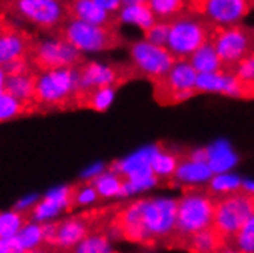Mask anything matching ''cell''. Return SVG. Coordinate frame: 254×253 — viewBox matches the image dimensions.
I'll return each mask as SVG.
<instances>
[{"mask_svg":"<svg viewBox=\"0 0 254 253\" xmlns=\"http://www.w3.org/2000/svg\"><path fill=\"white\" fill-rule=\"evenodd\" d=\"M253 198H254V195H253Z\"/></svg>","mask_w":254,"mask_h":253,"instance_id":"48","label":"cell"},{"mask_svg":"<svg viewBox=\"0 0 254 253\" xmlns=\"http://www.w3.org/2000/svg\"><path fill=\"white\" fill-rule=\"evenodd\" d=\"M179 160L181 155L173 154L166 148H162L161 144H158L156 152L152 158V170L159 179H172L178 169Z\"/></svg>","mask_w":254,"mask_h":253,"instance_id":"25","label":"cell"},{"mask_svg":"<svg viewBox=\"0 0 254 253\" xmlns=\"http://www.w3.org/2000/svg\"><path fill=\"white\" fill-rule=\"evenodd\" d=\"M64 8L67 17L72 20L107 28H118L120 23V17L117 14L103 9L94 0H67L64 2Z\"/></svg>","mask_w":254,"mask_h":253,"instance_id":"16","label":"cell"},{"mask_svg":"<svg viewBox=\"0 0 254 253\" xmlns=\"http://www.w3.org/2000/svg\"><path fill=\"white\" fill-rule=\"evenodd\" d=\"M130 57L138 76L147 77L152 83L161 80L178 62L167 46H158L146 40L135 42L130 46Z\"/></svg>","mask_w":254,"mask_h":253,"instance_id":"12","label":"cell"},{"mask_svg":"<svg viewBox=\"0 0 254 253\" xmlns=\"http://www.w3.org/2000/svg\"><path fill=\"white\" fill-rule=\"evenodd\" d=\"M216 25L193 14H181L170 22L167 49L178 60H187L202 45L210 42Z\"/></svg>","mask_w":254,"mask_h":253,"instance_id":"4","label":"cell"},{"mask_svg":"<svg viewBox=\"0 0 254 253\" xmlns=\"http://www.w3.org/2000/svg\"><path fill=\"white\" fill-rule=\"evenodd\" d=\"M8 25V20H6V17H5V14L3 12H0V32L3 31V28Z\"/></svg>","mask_w":254,"mask_h":253,"instance_id":"45","label":"cell"},{"mask_svg":"<svg viewBox=\"0 0 254 253\" xmlns=\"http://www.w3.org/2000/svg\"><path fill=\"white\" fill-rule=\"evenodd\" d=\"M233 74L244 82H254V51L236 65Z\"/></svg>","mask_w":254,"mask_h":253,"instance_id":"37","label":"cell"},{"mask_svg":"<svg viewBox=\"0 0 254 253\" xmlns=\"http://www.w3.org/2000/svg\"><path fill=\"white\" fill-rule=\"evenodd\" d=\"M254 215V198L245 192H236L227 196L216 198L213 227L225 241L233 243L241 227Z\"/></svg>","mask_w":254,"mask_h":253,"instance_id":"7","label":"cell"},{"mask_svg":"<svg viewBox=\"0 0 254 253\" xmlns=\"http://www.w3.org/2000/svg\"><path fill=\"white\" fill-rule=\"evenodd\" d=\"M35 82H37V74H35L34 71L28 72V74H22V76L6 77L5 92L12 95L19 101L31 106L32 109H35V104H34Z\"/></svg>","mask_w":254,"mask_h":253,"instance_id":"21","label":"cell"},{"mask_svg":"<svg viewBox=\"0 0 254 253\" xmlns=\"http://www.w3.org/2000/svg\"><path fill=\"white\" fill-rule=\"evenodd\" d=\"M233 243L241 253H254V215L241 227Z\"/></svg>","mask_w":254,"mask_h":253,"instance_id":"34","label":"cell"},{"mask_svg":"<svg viewBox=\"0 0 254 253\" xmlns=\"http://www.w3.org/2000/svg\"><path fill=\"white\" fill-rule=\"evenodd\" d=\"M34 45L35 40L26 31L8 22L3 31L0 32V66L20 59H29Z\"/></svg>","mask_w":254,"mask_h":253,"instance_id":"15","label":"cell"},{"mask_svg":"<svg viewBox=\"0 0 254 253\" xmlns=\"http://www.w3.org/2000/svg\"><path fill=\"white\" fill-rule=\"evenodd\" d=\"M216 198L208 192L189 190L178 200L176 226L169 246L183 247L191 235L213 226Z\"/></svg>","mask_w":254,"mask_h":253,"instance_id":"2","label":"cell"},{"mask_svg":"<svg viewBox=\"0 0 254 253\" xmlns=\"http://www.w3.org/2000/svg\"><path fill=\"white\" fill-rule=\"evenodd\" d=\"M251 8V0H187L190 14L201 17L216 26L241 23Z\"/></svg>","mask_w":254,"mask_h":253,"instance_id":"10","label":"cell"},{"mask_svg":"<svg viewBox=\"0 0 254 253\" xmlns=\"http://www.w3.org/2000/svg\"><path fill=\"white\" fill-rule=\"evenodd\" d=\"M217 253H241L238 249H233V247H230V246H227V247H224V249H221Z\"/></svg>","mask_w":254,"mask_h":253,"instance_id":"46","label":"cell"},{"mask_svg":"<svg viewBox=\"0 0 254 253\" xmlns=\"http://www.w3.org/2000/svg\"><path fill=\"white\" fill-rule=\"evenodd\" d=\"M12 6L23 19L48 31L62 28L69 19L64 3L59 0H14Z\"/></svg>","mask_w":254,"mask_h":253,"instance_id":"14","label":"cell"},{"mask_svg":"<svg viewBox=\"0 0 254 253\" xmlns=\"http://www.w3.org/2000/svg\"><path fill=\"white\" fill-rule=\"evenodd\" d=\"M26 224L25 215L15 210L0 212V240L14 238Z\"/></svg>","mask_w":254,"mask_h":253,"instance_id":"32","label":"cell"},{"mask_svg":"<svg viewBox=\"0 0 254 253\" xmlns=\"http://www.w3.org/2000/svg\"><path fill=\"white\" fill-rule=\"evenodd\" d=\"M74 253H115L109 238L103 233H94L87 237L74 249Z\"/></svg>","mask_w":254,"mask_h":253,"instance_id":"33","label":"cell"},{"mask_svg":"<svg viewBox=\"0 0 254 253\" xmlns=\"http://www.w3.org/2000/svg\"><path fill=\"white\" fill-rule=\"evenodd\" d=\"M60 37L80 52L109 51L123 43L118 28L90 25L72 19L60 28Z\"/></svg>","mask_w":254,"mask_h":253,"instance_id":"5","label":"cell"},{"mask_svg":"<svg viewBox=\"0 0 254 253\" xmlns=\"http://www.w3.org/2000/svg\"><path fill=\"white\" fill-rule=\"evenodd\" d=\"M32 66L40 72L78 68L83 63L81 52L69 45L62 37H56L45 42H35L29 57Z\"/></svg>","mask_w":254,"mask_h":253,"instance_id":"11","label":"cell"},{"mask_svg":"<svg viewBox=\"0 0 254 253\" xmlns=\"http://www.w3.org/2000/svg\"><path fill=\"white\" fill-rule=\"evenodd\" d=\"M98 193L94 189V186L87 183L80 187H74V193H72V206H87L92 204L98 200Z\"/></svg>","mask_w":254,"mask_h":253,"instance_id":"36","label":"cell"},{"mask_svg":"<svg viewBox=\"0 0 254 253\" xmlns=\"http://www.w3.org/2000/svg\"><path fill=\"white\" fill-rule=\"evenodd\" d=\"M118 17H120V22L135 25V26L141 28L142 32L147 31L150 26H153L156 23V17H155L153 11L150 9V6L147 3L123 6Z\"/></svg>","mask_w":254,"mask_h":253,"instance_id":"24","label":"cell"},{"mask_svg":"<svg viewBox=\"0 0 254 253\" xmlns=\"http://www.w3.org/2000/svg\"><path fill=\"white\" fill-rule=\"evenodd\" d=\"M31 109H32L31 106L19 101L12 95L6 94L5 91L0 94V123L9 121V120H14L20 115H25Z\"/></svg>","mask_w":254,"mask_h":253,"instance_id":"31","label":"cell"},{"mask_svg":"<svg viewBox=\"0 0 254 253\" xmlns=\"http://www.w3.org/2000/svg\"><path fill=\"white\" fill-rule=\"evenodd\" d=\"M115 91H117V87H100L89 92H80L77 95V104L103 112L109 109L111 104L114 103Z\"/></svg>","mask_w":254,"mask_h":253,"instance_id":"26","label":"cell"},{"mask_svg":"<svg viewBox=\"0 0 254 253\" xmlns=\"http://www.w3.org/2000/svg\"><path fill=\"white\" fill-rule=\"evenodd\" d=\"M136 76L133 66L83 62L78 66V94L100 87H118Z\"/></svg>","mask_w":254,"mask_h":253,"instance_id":"13","label":"cell"},{"mask_svg":"<svg viewBox=\"0 0 254 253\" xmlns=\"http://www.w3.org/2000/svg\"><path fill=\"white\" fill-rule=\"evenodd\" d=\"M103 172H104V165H103V163H95V165L86 168V170L81 173L80 178L83 179V181H86V183H92L94 179L97 176H100Z\"/></svg>","mask_w":254,"mask_h":253,"instance_id":"39","label":"cell"},{"mask_svg":"<svg viewBox=\"0 0 254 253\" xmlns=\"http://www.w3.org/2000/svg\"><path fill=\"white\" fill-rule=\"evenodd\" d=\"M210 42L221 57L224 69L233 72L241 60L254 51V28L245 25L214 26L210 35Z\"/></svg>","mask_w":254,"mask_h":253,"instance_id":"6","label":"cell"},{"mask_svg":"<svg viewBox=\"0 0 254 253\" xmlns=\"http://www.w3.org/2000/svg\"><path fill=\"white\" fill-rule=\"evenodd\" d=\"M149 0H123V6L127 5H138V3H147Z\"/></svg>","mask_w":254,"mask_h":253,"instance_id":"44","label":"cell"},{"mask_svg":"<svg viewBox=\"0 0 254 253\" xmlns=\"http://www.w3.org/2000/svg\"><path fill=\"white\" fill-rule=\"evenodd\" d=\"M94 2L101 6L103 9L112 12V14H117L121 11L123 8V0H94Z\"/></svg>","mask_w":254,"mask_h":253,"instance_id":"41","label":"cell"},{"mask_svg":"<svg viewBox=\"0 0 254 253\" xmlns=\"http://www.w3.org/2000/svg\"><path fill=\"white\" fill-rule=\"evenodd\" d=\"M26 253H49L48 250H45V249H34V250H29V252H26Z\"/></svg>","mask_w":254,"mask_h":253,"instance_id":"47","label":"cell"},{"mask_svg":"<svg viewBox=\"0 0 254 253\" xmlns=\"http://www.w3.org/2000/svg\"><path fill=\"white\" fill-rule=\"evenodd\" d=\"M241 192H245L248 195H254V181H242Z\"/></svg>","mask_w":254,"mask_h":253,"instance_id":"42","label":"cell"},{"mask_svg":"<svg viewBox=\"0 0 254 253\" xmlns=\"http://www.w3.org/2000/svg\"><path fill=\"white\" fill-rule=\"evenodd\" d=\"M78 68L46 71L37 74L34 104L35 107H64L77 104Z\"/></svg>","mask_w":254,"mask_h":253,"instance_id":"3","label":"cell"},{"mask_svg":"<svg viewBox=\"0 0 254 253\" xmlns=\"http://www.w3.org/2000/svg\"><path fill=\"white\" fill-rule=\"evenodd\" d=\"M72 193H74V187L70 186H59L51 189L37 203V206L31 210L34 223H48L49 220L56 218L57 215L64 212L67 207H70Z\"/></svg>","mask_w":254,"mask_h":253,"instance_id":"17","label":"cell"},{"mask_svg":"<svg viewBox=\"0 0 254 253\" xmlns=\"http://www.w3.org/2000/svg\"><path fill=\"white\" fill-rule=\"evenodd\" d=\"M94 189L97 190L100 198H114V196H123V184L124 179L112 172V170H104L100 176H97L92 183Z\"/></svg>","mask_w":254,"mask_h":253,"instance_id":"27","label":"cell"},{"mask_svg":"<svg viewBox=\"0 0 254 253\" xmlns=\"http://www.w3.org/2000/svg\"><path fill=\"white\" fill-rule=\"evenodd\" d=\"M207 163L213 173H227V170L238 163V157L231 151L228 143L217 141L207 148Z\"/></svg>","mask_w":254,"mask_h":253,"instance_id":"23","label":"cell"},{"mask_svg":"<svg viewBox=\"0 0 254 253\" xmlns=\"http://www.w3.org/2000/svg\"><path fill=\"white\" fill-rule=\"evenodd\" d=\"M242 189V179L230 173H217L213 176L208 183V193L216 198V195H231L236 192H241Z\"/></svg>","mask_w":254,"mask_h":253,"instance_id":"29","label":"cell"},{"mask_svg":"<svg viewBox=\"0 0 254 253\" xmlns=\"http://www.w3.org/2000/svg\"><path fill=\"white\" fill-rule=\"evenodd\" d=\"M147 5L161 22H172L178 15L184 14L187 0H149Z\"/></svg>","mask_w":254,"mask_h":253,"instance_id":"28","label":"cell"},{"mask_svg":"<svg viewBox=\"0 0 254 253\" xmlns=\"http://www.w3.org/2000/svg\"><path fill=\"white\" fill-rule=\"evenodd\" d=\"M39 201H40V196H39V195H35V193L26 195V196L20 198V200L15 203L14 210H15V212H20V213H23V215H25V212L32 210L35 206H37V203H39Z\"/></svg>","mask_w":254,"mask_h":253,"instance_id":"38","label":"cell"},{"mask_svg":"<svg viewBox=\"0 0 254 253\" xmlns=\"http://www.w3.org/2000/svg\"><path fill=\"white\" fill-rule=\"evenodd\" d=\"M89 235V224L86 218L78 216V218H69L62 223H56V235L51 246H56L59 249H75L86 237Z\"/></svg>","mask_w":254,"mask_h":253,"instance_id":"18","label":"cell"},{"mask_svg":"<svg viewBox=\"0 0 254 253\" xmlns=\"http://www.w3.org/2000/svg\"><path fill=\"white\" fill-rule=\"evenodd\" d=\"M155 152L156 146H149L112 163L111 170L124 179L123 196L147 190L159 183V178L152 170V158Z\"/></svg>","mask_w":254,"mask_h":253,"instance_id":"8","label":"cell"},{"mask_svg":"<svg viewBox=\"0 0 254 253\" xmlns=\"http://www.w3.org/2000/svg\"><path fill=\"white\" fill-rule=\"evenodd\" d=\"M0 253H25L17 241V238H5L0 240Z\"/></svg>","mask_w":254,"mask_h":253,"instance_id":"40","label":"cell"},{"mask_svg":"<svg viewBox=\"0 0 254 253\" xmlns=\"http://www.w3.org/2000/svg\"><path fill=\"white\" fill-rule=\"evenodd\" d=\"M169 29H170V22H156L147 31H144V40L158 46H167Z\"/></svg>","mask_w":254,"mask_h":253,"instance_id":"35","label":"cell"},{"mask_svg":"<svg viewBox=\"0 0 254 253\" xmlns=\"http://www.w3.org/2000/svg\"><path fill=\"white\" fill-rule=\"evenodd\" d=\"M196 80L197 72L190 65V62L178 60L164 77L153 83L155 98L158 103L167 106L183 103L197 95Z\"/></svg>","mask_w":254,"mask_h":253,"instance_id":"9","label":"cell"},{"mask_svg":"<svg viewBox=\"0 0 254 253\" xmlns=\"http://www.w3.org/2000/svg\"><path fill=\"white\" fill-rule=\"evenodd\" d=\"M178 200L150 198L123 207L112 221L114 230L130 243L155 246L170 243L176 226Z\"/></svg>","mask_w":254,"mask_h":253,"instance_id":"1","label":"cell"},{"mask_svg":"<svg viewBox=\"0 0 254 253\" xmlns=\"http://www.w3.org/2000/svg\"><path fill=\"white\" fill-rule=\"evenodd\" d=\"M5 82H6V74H5L3 68L0 66V94L5 91Z\"/></svg>","mask_w":254,"mask_h":253,"instance_id":"43","label":"cell"},{"mask_svg":"<svg viewBox=\"0 0 254 253\" xmlns=\"http://www.w3.org/2000/svg\"><path fill=\"white\" fill-rule=\"evenodd\" d=\"M228 243L213 226L191 235L183 244V247L190 253H217L221 249L227 247Z\"/></svg>","mask_w":254,"mask_h":253,"instance_id":"20","label":"cell"},{"mask_svg":"<svg viewBox=\"0 0 254 253\" xmlns=\"http://www.w3.org/2000/svg\"><path fill=\"white\" fill-rule=\"evenodd\" d=\"M213 178V170L210 169L208 163L197 161L190 158L189 155H181L178 169L172 179L176 183H186V184H194V183H205Z\"/></svg>","mask_w":254,"mask_h":253,"instance_id":"19","label":"cell"},{"mask_svg":"<svg viewBox=\"0 0 254 253\" xmlns=\"http://www.w3.org/2000/svg\"><path fill=\"white\" fill-rule=\"evenodd\" d=\"M187 60L194 68L197 74H213V72L225 71L222 60L217 56V52L214 46L211 45V42H207L199 49H196Z\"/></svg>","mask_w":254,"mask_h":253,"instance_id":"22","label":"cell"},{"mask_svg":"<svg viewBox=\"0 0 254 253\" xmlns=\"http://www.w3.org/2000/svg\"><path fill=\"white\" fill-rule=\"evenodd\" d=\"M17 241H19L22 250L26 253L29 250L39 249L42 243H45L43 240V224L40 223H26L22 230L15 235Z\"/></svg>","mask_w":254,"mask_h":253,"instance_id":"30","label":"cell"}]
</instances>
